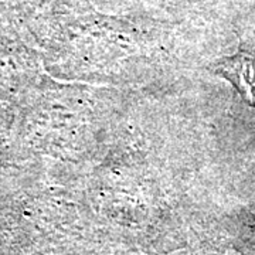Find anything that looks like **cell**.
<instances>
[{
	"label": "cell",
	"instance_id": "6da1fadb",
	"mask_svg": "<svg viewBox=\"0 0 255 255\" xmlns=\"http://www.w3.org/2000/svg\"><path fill=\"white\" fill-rule=\"evenodd\" d=\"M217 73L234 85L247 104L255 107V57L238 53L220 61Z\"/></svg>",
	"mask_w": 255,
	"mask_h": 255
}]
</instances>
